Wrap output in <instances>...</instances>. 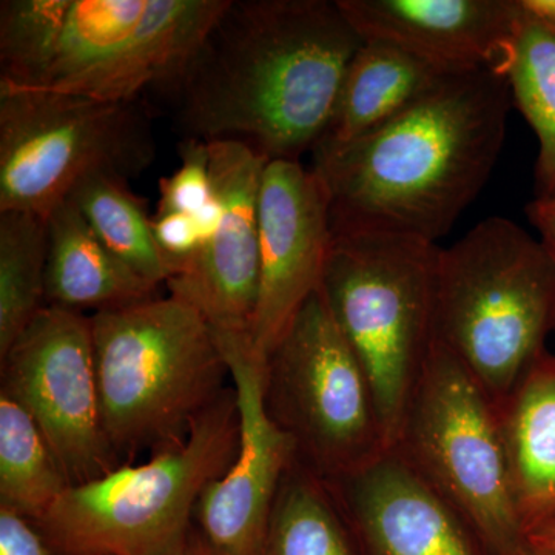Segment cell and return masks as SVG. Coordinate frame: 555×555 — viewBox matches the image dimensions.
Instances as JSON below:
<instances>
[{
    "label": "cell",
    "mask_w": 555,
    "mask_h": 555,
    "mask_svg": "<svg viewBox=\"0 0 555 555\" xmlns=\"http://www.w3.org/2000/svg\"><path fill=\"white\" fill-rule=\"evenodd\" d=\"M392 449L451 507L485 555H529L495 406L436 339Z\"/></svg>",
    "instance_id": "cell-7"
},
{
    "label": "cell",
    "mask_w": 555,
    "mask_h": 555,
    "mask_svg": "<svg viewBox=\"0 0 555 555\" xmlns=\"http://www.w3.org/2000/svg\"><path fill=\"white\" fill-rule=\"evenodd\" d=\"M47 224V306L98 313L158 297V287L116 258L72 201L54 208Z\"/></svg>",
    "instance_id": "cell-18"
},
{
    "label": "cell",
    "mask_w": 555,
    "mask_h": 555,
    "mask_svg": "<svg viewBox=\"0 0 555 555\" xmlns=\"http://www.w3.org/2000/svg\"><path fill=\"white\" fill-rule=\"evenodd\" d=\"M69 486L35 420L0 392V506L38 521Z\"/></svg>",
    "instance_id": "cell-23"
},
{
    "label": "cell",
    "mask_w": 555,
    "mask_h": 555,
    "mask_svg": "<svg viewBox=\"0 0 555 555\" xmlns=\"http://www.w3.org/2000/svg\"><path fill=\"white\" fill-rule=\"evenodd\" d=\"M72 0H3L0 3V87L38 90L51 65Z\"/></svg>",
    "instance_id": "cell-26"
},
{
    "label": "cell",
    "mask_w": 555,
    "mask_h": 555,
    "mask_svg": "<svg viewBox=\"0 0 555 555\" xmlns=\"http://www.w3.org/2000/svg\"><path fill=\"white\" fill-rule=\"evenodd\" d=\"M520 5L529 16L555 25V0H520Z\"/></svg>",
    "instance_id": "cell-31"
},
{
    "label": "cell",
    "mask_w": 555,
    "mask_h": 555,
    "mask_svg": "<svg viewBox=\"0 0 555 555\" xmlns=\"http://www.w3.org/2000/svg\"><path fill=\"white\" fill-rule=\"evenodd\" d=\"M152 221L160 251L169 262L171 276L177 275L203 248L198 222L192 215L173 211H156Z\"/></svg>",
    "instance_id": "cell-28"
},
{
    "label": "cell",
    "mask_w": 555,
    "mask_h": 555,
    "mask_svg": "<svg viewBox=\"0 0 555 555\" xmlns=\"http://www.w3.org/2000/svg\"><path fill=\"white\" fill-rule=\"evenodd\" d=\"M529 221L539 230L543 243L555 255V198H535L526 207Z\"/></svg>",
    "instance_id": "cell-30"
},
{
    "label": "cell",
    "mask_w": 555,
    "mask_h": 555,
    "mask_svg": "<svg viewBox=\"0 0 555 555\" xmlns=\"http://www.w3.org/2000/svg\"><path fill=\"white\" fill-rule=\"evenodd\" d=\"M0 361V392L31 415L69 485L119 466L105 434L90 317L46 306Z\"/></svg>",
    "instance_id": "cell-10"
},
{
    "label": "cell",
    "mask_w": 555,
    "mask_h": 555,
    "mask_svg": "<svg viewBox=\"0 0 555 555\" xmlns=\"http://www.w3.org/2000/svg\"><path fill=\"white\" fill-rule=\"evenodd\" d=\"M363 42L338 0H229L188 64L156 91L185 139L299 160L326 133Z\"/></svg>",
    "instance_id": "cell-1"
},
{
    "label": "cell",
    "mask_w": 555,
    "mask_h": 555,
    "mask_svg": "<svg viewBox=\"0 0 555 555\" xmlns=\"http://www.w3.org/2000/svg\"><path fill=\"white\" fill-rule=\"evenodd\" d=\"M228 5L229 0H149L141 24L112 57L54 93L137 101L142 90H156L181 72Z\"/></svg>",
    "instance_id": "cell-16"
},
{
    "label": "cell",
    "mask_w": 555,
    "mask_h": 555,
    "mask_svg": "<svg viewBox=\"0 0 555 555\" xmlns=\"http://www.w3.org/2000/svg\"><path fill=\"white\" fill-rule=\"evenodd\" d=\"M266 406L297 460L331 481L389 451L366 372L321 287L266 358Z\"/></svg>",
    "instance_id": "cell-9"
},
{
    "label": "cell",
    "mask_w": 555,
    "mask_h": 555,
    "mask_svg": "<svg viewBox=\"0 0 555 555\" xmlns=\"http://www.w3.org/2000/svg\"><path fill=\"white\" fill-rule=\"evenodd\" d=\"M505 75L513 102L539 141L537 198H555V25L521 9Z\"/></svg>",
    "instance_id": "cell-22"
},
{
    "label": "cell",
    "mask_w": 555,
    "mask_h": 555,
    "mask_svg": "<svg viewBox=\"0 0 555 555\" xmlns=\"http://www.w3.org/2000/svg\"><path fill=\"white\" fill-rule=\"evenodd\" d=\"M181 166L170 177L160 179L158 211H173L195 217L215 199L208 142L184 139L179 147Z\"/></svg>",
    "instance_id": "cell-27"
},
{
    "label": "cell",
    "mask_w": 555,
    "mask_h": 555,
    "mask_svg": "<svg viewBox=\"0 0 555 555\" xmlns=\"http://www.w3.org/2000/svg\"><path fill=\"white\" fill-rule=\"evenodd\" d=\"M0 555H64L39 526L10 507L0 506Z\"/></svg>",
    "instance_id": "cell-29"
},
{
    "label": "cell",
    "mask_w": 555,
    "mask_h": 555,
    "mask_svg": "<svg viewBox=\"0 0 555 555\" xmlns=\"http://www.w3.org/2000/svg\"><path fill=\"white\" fill-rule=\"evenodd\" d=\"M526 537L555 529V353L537 358L495 408Z\"/></svg>",
    "instance_id": "cell-17"
},
{
    "label": "cell",
    "mask_w": 555,
    "mask_h": 555,
    "mask_svg": "<svg viewBox=\"0 0 555 555\" xmlns=\"http://www.w3.org/2000/svg\"><path fill=\"white\" fill-rule=\"evenodd\" d=\"M238 447L232 386L182 443L69 486L35 524L64 555H178L195 528L201 495L228 473Z\"/></svg>",
    "instance_id": "cell-5"
},
{
    "label": "cell",
    "mask_w": 555,
    "mask_h": 555,
    "mask_svg": "<svg viewBox=\"0 0 555 555\" xmlns=\"http://www.w3.org/2000/svg\"><path fill=\"white\" fill-rule=\"evenodd\" d=\"M215 335L235 389L240 447L228 473L201 495L195 528L219 555H261L273 503L297 460V449L266 406V358L255 349L250 335L229 331Z\"/></svg>",
    "instance_id": "cell-11"
},
{
    "label": "cell",
    "mask_w": 555,
    "mask_h": 555,
    "mask_svg": "<svg viewBox=\"0 0 555 555\" xmlns=\"http://www.w3.org/2000/svg\"><path fill=\"white\" fill-rule=\"evenodd\" d=\"M68 201L101 243L134 273L156 287L170 280V266L156 241L152 218L127 179L91 175L76 185Z\"/></svg>",
    "instance_id": "cell-21"
},
{
    "label": "cell",
    "mask_w": 555,
    "mask_h": 555,
    "mask_svg": "<svg viewBox=\"0 0 555 555\" xmlns=\"http://www.w3.org/2000/svg\"><path fill=\"white\" fill-rule=\"evenodd\" d=\"M440 247L393 233H338L321 292L366 372L387 444L434 339Z\"/></svg>",
    "instance_id": "cell-6"
},
{
    "label": "cell",
    "mask_w": 555,
    "mask_h": 555,
    "mask_svg": "<svg viewBox=\"0 0 555 555\" xmlns=\"http://www.w3.org/2000/svg\"><path fill=\"white\" fill-rule=\"evenodd\" d=\"M155 159L134 102L0 87V211L49 218L91 175L129 179Z\"/></svg>",
    "instance_id": "cell-8"
},
{
    "label": "cell",
    "mask_w": 555,
    "mask_h": 555,
    "mask_svg": "<svg viewBox=\"0 0 555 555\" xmlns=\"http://www.w3.org/2000/svg\"><path fill=\"white\" fill-rule=\"evenodd\" d=\"M259 286L250 338L268 358L298 310L321 287L331 251V206L315 171L269 160L258 207Z\"/></svg>",
    "instance_id": "cell-12"
},
{
    "label": "cell",
    "mask_w": 555,
    "mask_h": 555,
    "mask_svg": "<svg viewBox=\"0 0 555 555\" xmlns=\"http://www.w3.org/2000/svg\"><path fill=\"white\" fill-rule=\"evenodd\" d=\"M47 219L0 211V357L47 306Z\"/></svg>",
    "instance_id": "cell-24"
},
{
    "label": "cell",
    "mask_w": 555,
    "mask_h": 555,
    "mask_svg": "<svg viewBox=\"0 0 555 555\" xmlns=\"http://www.w3.org/2000/svg\"><path fill=\"white\" fill-rule=\"evenodd\" d=\"M444 76L393 43L364 39L346 69L334 115L320 142L345 144L363 137L403 112Z\"/></svg>",
    "instance_id": "cell-19"
},
{
    "label": "cell",
    "mask_w": 555,
    "mask_h": 555,
    "mask_svg": "<svg viewBox=\"0 0 555 555\" xmlns=\"http://www.w3.org/2000/svg\"><path fill=\"white\" fill-rule=\"evenodd\" d=\"M555 326V255L511 219H485L438 254L434 339L494 406L545 352Z\"/></svg>",
    "instance_id": "cell-3"
},
{
    "label": "cell",
    "mask_w": 555,
    "mask_h": 555,
    "mask_svg": "<svg viewBox=\"0 0 555 555\" xmlns=\"http://www.w3.org/2000/svg\"><path fill=\"white\" fill-rule=\"evenodd\" d=\"M326 483L360 555H485L396 449Z\"/></svg>",
    "instance_id": "cell-14"
},
{
    "label": "cell",
    "mask_w": 555,
    "mask_h": 555,
    "mask_svg": "<svg viewBox=\"0 0 555 555\" xmlns=\"http://www.w3.org/2000/svg\"><path fill=\"white\" fill-rule=\"evenodd\" d=\"M554 334H555V326H554Z\"/></svg>",
    "instance_id": "cell-34"
},
{
    "label": "cell",
    "mask_w": 555,
    "mask_h": 555,
    "mask_svg": "<svg viewBox=\"0 0 555 555\" xmlns=\"http://www.w3.org/2000/svg\"><path fill=\"white\" fill-rule=\"evenodd\" d=\"M363 39L406 50L447 75L505 73L518 0H338Z\"/></svg>",
    "instance_id": "cell-15"
},
{
    "label": "cell",
    "mask_w": 555,
    "mask_h": 555,
    "mask_svg": "<svg viewBox=\"0 0 555 555\" xmlns=\"http://www.w3.org/2000/svg\"><path fill=\"white\" fill-rule=\"evenodd\" d=\"M261 555H360L331 488L298 460L281 481Z\"/></svg>",
    "instance_id": "cell-20"
},
{
    "label": "cell",
    "mask_w": 555,
    "mask_h": 555,
    "mask_svg": "<svg viewBox=\"0 0 555 555\" xmlns=\"http://www.w3.org/2000/svg\"><path fill=\"white\" fill-rule=\"evenodd\" d=\"M208 150L221 219L206 246L166 286L215 331L250 334L259 286V190L269 159L240 142H208Z\"/></svg>",
    "instance_id": "cell-13"
},
{
    "label": "cell",
    "mask_w": 555,
    "mask_h": 555,
    "mask_svg": "<svg viewBox=\"0 0 555 555\" xmlns=\"http://www.w3.org/2000/svg\"><path fill=\"white\" fill-rule=\"evenodd\" d=\"M529 555H555V529L529 537Z\"/></svg>",
    "instance_id": "cell-32"
},
{
    "label": "cell",
    "mask_w": 555,
    "mask_h": 555,
    "mask_svg": "<svg viewBox=\"0 0 555 555\" xmlns=\"http://www.w3.org/2000/svg\"><path fill=\"white\" fill-rule=\"evenodd\" d=\"M102 416L119 466L166 451L228 387L214 327L177 297L90 315Z\"/></svg>",
    "instance_id": "cell-4"
},
{
    "label": "cell",
    "mask_w": 555,
    "mask_h": 555,
    "mask_svg": "<svg viewBox=\"0 0 555 555\" xmlns=\"http://www.w3.org/2000/svg\"><path fill=\"white\" fill-rule=\"evenodd\" d=\"M513 104L505 73H455L377 129L320 142L312 166L332 233H393L436 244L485 188Z\"/></svg>",
    "instance_id": "cell-2"
},
{
    "label": "cell",
    "mask_w": 555,
    "mask_h": 555,
    "mask_svg": "<svg viewBox=\"0 0 555 555\" xmlns=\"http://www.w3.org/2000/svg\"><path fill=\"white\" fill-rule=\"evenodd\" d=\"M149 0H72L47 82L56 91L104 64L141 24Z\"/></svg>",
    "instance_id": "cell-25"
},
{
    "label": "cell",
    "mask_w": 555,
    "mask_h": 555,
    "mask_svg": "<svg viewBox=\"0 0 555 555\" xmlns=\"http://www.w3.org/2000/svg\"><path fill=\"white\" fill-rule=\"evenodd\" d=\"M178 555H219L206 540L201 537L196 528H193L192 534H190L188 543L182 547L181 553Z\"/></svg>",
    "instance_id": "cell-33"
}]
</instances>
